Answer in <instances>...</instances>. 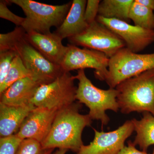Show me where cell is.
<instances>
[{"label": "cell", "instance_id": "cell-1", "mask_svg": "<svg viewBox=\"0 0 154 154\" xmlns=\"http://www.w3.org/2000/svg\"><path fill=\"white\" fill-rule=\"evenodd\" d=\"M79 102L58 110L50 131L42 143L44 150L66 149L77 153L84 143L82 134L86 127L91 126L92 119L88 114L79 113Z\"/></svg>", "mask_w": 154, "mask_h": 154}, {"label": "cell", "instance_id": "cell-2", "mask_svg": "<svg viewBox=\"0 0 154 154\" xmlns=\"http://www.w3.org/2000/svg\"><path fill=\"white\" fill-rule=\"evenodd\" d=\"M115 88L122 113L149 112L154 116V69L125 80Z\"/></svg>", "mask_w": 154, "mask_h": 154}, {"label": "cell", "instance_id": "cell-3", "mask_svg": "<svg viewBox=\"0 0 154 154\" xmlns=\"http://www.w3.org/2000/svg\"><path fill=\"white\" fill-rule=\"evenodd\" d=\"M75 78L79 82L76 99L88 107V115L92 120H99L102 126L107 125L110 118L106 113V110L117 112L119 110L116 88L104 90L97 88L86 76L84 69L79 70Z\"/></svg>", "mask_w": 154, "mask_h": 154}, {"label": "cell", "instance_id": "cell-4", "mask_svg": "<svg viewBox=\"0 0 154 154\" xmlns=\"http://www.w3.org/2000/svg\"><path fill=\"white\" fill-rule=\"evenodd\" d=\"M10 4L19 6L26 17L22 26L26 32L35 31L42 34L51 33V28H58L68 13L72 2L52 5L31 0H9Z\"/></svg>", "mask_w": 154, "mask_h": 154}, {"label": "cell", "instance_id": "cell-5", "mask_svg": "<svg viewBox=\"0 0 154 154\" xmlns=\"http://www.w3.org/2000/svg\"><path fill=\"white\" fill-rule=\"evenodd\" d=\"M26 32L22 28L8 51H13L22 60L32 77L41 85L53 82L64 72L60 65L50 61L25 38Z\"/></svg>", "mask_w": 154, "mask_h": 154}, {"label": "cell", "instance_id": "cell-6", "mask_svg": "<svg viewBox=\"0 0 154 154\" xmlns=\"http://www.w3.org/2000/svg\"><path fill=\"white\" fill-rule=\"evenodd\" d=\"M153 69L154 52L139 54L125 47L109 58L105 82L109 88H115L125 80Z\"/></svg>", "mask_w": 154, "mask_h": 154}, {"label": "cell", "instance_id": "cell-7", "mask_svg": "<svg viewBox=\"0 0 154 154\" xmlns=\"http://www.w3.org/2000/svg\"><path fill=\"white\" fill-rule=\"evenodd\" d=\"M75 76L64 72L53 82L41 85L30 103L36 107L59 110L75 103L77 88Z\"/></svg>", "mask_w": 154, "mask_h": 154}, {"label": "cell", "instance_id": "cell-8", "mask_svg": "<svg viewBox=\"0 0 154 154\" xmlns=\"http://www.w3.org/2000/svg\"><path fill=\"white\" fill-rule=\"evenodd\" d=\"M68 39L71 44L100 51L109 58L125 47L119 36L96 20L83 33Z\"/></svg>", "mask_w": 154, "mask_h": 154}, {"label": "cell", "instance_id": "cell-9", "mask_svg": "<svg viewBox=\"0 0 154 154\" xmlns=\"http://www.w3.org/2000/svg\"><path fill=\"white\" fill-rule=\"evenodd\" d=\"M66 54L60 66L64 72L91 68L95 69L97 79L105 81L108 73L109 58L103 53L76 45H68Z\"/></svg>", "mask_w": 154, "mask_h": 154}, {"label": "cell", "instance_id": "cell-10", "mask_svg": "<svg viewBox=\"0 0 154 154\" xmlns=\"http://www.w3.org/2000/svg\"><path fill=\"white\" fill-rule=\"evenodd\" d=\"M94 129V140L83 145L75 154H117L124 147L125 140L134 131L131 120H127L118 128L109 132Z\"/></svg>", "mask_w": 154, "mask_h": 154}, {"label": "cell", "instance_id": "cell-11", "mask_svg": "<svg viewBox=\"0 0 154 154\" xmlns=\"http://www.w3.org/2000/svg\"><path fill=\"white\" fill-rule=\"evenodd\" d=\"M96 21L113 31L124 42L125 47L132 52L142 51L154 42V30H148L116 19L99 16Z\"/></svg>", "mask_w": 154, "mask_h": 154}, {"label": "cell", "instance_id": "cell-12", "mask_svg": "<svg viewBox=\"0 0 154 154\" xmlns=\"http://www.w3.org/2000/svg\"><path fill=\"white\" fill-rule=\"evenodd\" d=\"M58 110L35 107L15 134L21 139H33L42 143L50 131Z\"/></svg>", "mask_w": 154, "mask_h": 154}, {"label": "cell", "instance_id": "cell-13", "mask_svg": "<svg viewBox=\"0 0 154 154\" xmlns=\"http://www.w3.org/2000/svg\"><path fill=\"white\" fill-rule=\"evenodd\" d=\"M25 38L44 57L53 63L60 65L66 54L68 46L56 33L42 34L35 31L26 32Z\"/></svg>", "mask_w": 154, "mask_h": 154}, {"label": "cell", "instance_id": "cell-14", "mask_svg": "<svg viewBox=\"0 0 154 154\" xmlns=\"http://www.w3.org/2000/svg\"><path fill=\"white\" fill-rule=\"evenodd\" d=\"M40 85L31 77L19 80L0 94V103L13 106H25L30 104Z\"/></svg>", "mask_w": 154, "mask_h": 154}, {"label": "cell", "instance_id": "cell-15", "mask_svg": "<svg viewBox=\"0 0 154 154\" xmlns=\"http://www.w3.org/2000/svg\"><path fill=\"white\" fill-rule=\"evenodd\" d=\"M87 3L86 0L72 1L65 19L54 32L62 39L79 35L88 28L89 25L85 18Z\"/></svg>", "mask_w": 154, "mask_h": 154}, {"label": "cell", "instance_id": "cell-16", "mask_svg": "<svg viewBox=\"0 0 154 154\" xmlns=\"http://www.w3.org/2000/svg\"><path fill=\"white\" fill-rule=\"evenodd\" d=\"M36 107L32 104L13 106L0 103V137L16 134L23 122Z\"/></svg>", "mask_w": 154, "mask_h": 154}, {"label": "cell", "instance_id": "cell-17", "mask_svg": "<svg viewBox=\"0 0 154 154\" xmlns=\"http://www.w3.org/2000/svg\"><path fill=\"white\" fill-rule=\"evenodd\" d=\"M136 136L133 143L138 145L142 151L147 152L150 146L154 145V116L149 112H144L140 120H131Z\"/></svg>", "mask_w": 154, "mask_h": 154}, {"label": "cell", "instance_id": "cell-18", "mask_svg": "<svg viewBox=\"0 0 154 154\" xmlns=\"http://www.w3.org/2000/svg\"><path fill=\"white\" fill-rule=\"evenodd\" d=\"M134 0H103L98 15L107 19H116L130 23V9Z\"/></svg>", "mask_w": 154, "mask_h": 154}, {"label": "cell", "instance_id": "cell-19", "mask_svg": "<svg viewBox=\"0 0 154 154\" xmlns=\"http://www.w3.org/2000/svg\"><path fill=\"white\" fill-rule=\"evenodd\" d=\"M129 18L134 25L140 28L154 30L153 11L134 0L130 9Z\"/></svg>", "mask_w": 154, "mask_h": 154}, {"label": "cell", "instance_id": "cell-20", "mask_svg": "<svg viewBox=\"0 0 154 154\" xmlns=\"http://www.w3.org/2000/svg\"><path fill=\"white\" fill-rule=\"evenodd\" d=\"M27 77L31 78V73L25 67L20 57L17 55L12 61L5 80L0 85V94L14 83Z\"/></svg>", "mask_w": 154, "mask_h": 154}, {"label": "cell", "instance_id": "cell-21", "mask_svg": "<svg viewBox=\"0 0 154 154\" xmlns=\"http://www.w3.org/2000/svg\"><path fill=\"white\" fill-rule=\"evenodd\" d=\"M45 150L38 141L25 139L21 142L16 154H43Z\"/></svg>", "mask_w": 154, "mask_h": 154}, {"label": "cell", "instance_id": "cell-22", "mask_svg": "<svg viewBox=\"0 0 154 154\" xmlns=\"http://www.w3.org/2000/svg\"><path fill=\"white\" fill-rule=\"evenodd\" d=\"M23 140L16 134L0 139V154H16Z\"/></svg>", "mask_w": 154, "mask_h": 154}, {"label": "cell", "instance_id": "cell-23", "mask_svg": "<svg viewBox=\"0 0 154 154\" xmlns=\"http://www.w3.org/2000/svg\"><path fill=\"white\" fill-rule=\"evenodd\" d=\"M17 55L13 51L0 52V85L5 80L12 61Z\"/></svg>", "mask_w": 154, "mask_h": 154}, {"label": "cell", "instance_id": "cell-24", "mask_svg": "<svg viewBox=\"0 0 154 154\" xmlns=\"http://www.w3.org/2000/svg\"><path fill=\"white\" fill-rule=\"evenodd\" d=\"M9 4L8 1H0V17L12 22L17 25V27H21L25 18L19 17L10 11L7 6Z\"/></svg>", "mask_w": 154, "mask_h": 154}, {"label": "cell", "instance_id": "cell-25", "mask_svg": "<svg viewBox=\"0 0 154 154\" xmlns=\"http://www.w3.org/2000/svg\"><path fill=\"white\" fill-rule=\"evenodd\" d=\"M100 0H88L85 11V18L86 22L90 25L96 21L99 13Z\"/></svg>", "mask_w": 154, "mask_h": 154}, {"label": "cell", "instance_id": "cell-26", "mask_svg": "<svg viewBox=\"0 0 154 154\" xmlns=\"http://www.w3.org/2000/svg\"><path fill=\"white\" fill-rule=\"evenodd\" d=\"M117 154H150L147 152L140 151L136 148L135 146L133 143V142L129 140L128 142V146H125L123 149L119 152ZM154 154V150L152 153Z\"/></svg>", "mask_w": 154, "mask_h": 154}, {"label": "cell", "instance_id": "cell-27", "mask_svg": "<svg viewBox=\"0 0 154 154\" xmlns=\"http://www.w3.org/2000/svg\"><path fill=\"white\" fill-rule=\"evenodd\" d=\"M136 1L146 8L154 11V0H136Z\"/></svg>", "mask_w": 154, "mask_h": 154}, {"label": "cell", "instance_id": "cell-28", "mask_svg": "<svg viewBox=\"0 0 154 154\" xmlns=\"http://www.w3.org/2000/svg\"><path fill=\"white\" fill-rule=\"evenodd\" d=\"M68 150L66 149H58L54 152L52 154H66L68 151Z\"/></svg>", "mask_w": 154, "mask_h": 154}, {"label": "cell", "instance_id": "cell-29", "mask_svg": "<svg viewBox=\"0 0 154 154\" xmlns=\"http://www.w3.org/2000/svg\"><path fill=\"white\" fill-rule=\"evenodd\" d=\"M54 149H46L45 152L43 154H52L54 150Z\"/></svg>", "mask_w": 154, "mask_h": 154}]
</instances>
